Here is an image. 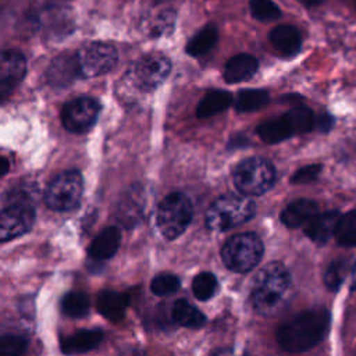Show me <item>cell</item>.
<instances>
[{"label": "cell", "mask_w": 356, "mask_h": 356, "mask_svg": "<svg viewBox=\"0 0 356 356\" xmlns=\"http://www.w3.org/2000/svg\"><path fill=\"white\" fill-rule=\"evenodd\" d=\"M118 56L111 44L95 42L85 46L78 53V64L82 78H93L111 71Z\"/></svg>", "instance_id": "9"}, {"label": "cell", "mask_w": 356, "mask_h": 356, "mask_svg": "<svg viewBox=\"0 0 356 356\" xmlns=\"http://www.w3.org/2000/svg\"><path fill=\"white\" fill-rule=\"evenodd\" d=\"M318 214V206L310 199H298L291 202L281 213V221L289 228L305 227Z\"/></svg>", "instance_id": "16"}, {"label": "cell", "mask_w": 356, "mask_h": 356, "mask_svg": "<svg viewBox=\"0 0 356 356\" xmlns=\"http://www.w3.org/2000/svg\"><path fill=\"white\" fill-rule=\"evenodd\" d=\"M250 13L260 21H273L280 18L281 10L273 0H250Z\"/></svg>", "instance_id": "31"}, {"label": "cell", "mask_w": 356, "mask_h": 356, "mask_svg": "<svg viewBox=\"0 0 356 356\" xmlns=\"http://www.w3.org/2000/svg\"><path fill=\"white\" fill-rule=\"evenodd\" d=\"M191 200L179 192L165 196L157 209V227L167 239L178 238L191 224Z\"/></svg>", "instance_id": "6"}, {"label": "cell", "mask_w": 356, "mask_h": 356, "mask_svg": "<svg viewBox=\"0 0 356 356\" xmlns=\"http://www.w3.org/2000/svg\"><path fill=\"white\" fill-rule=\"evenodd\" d=\"M350 289H356V263L352 266L350 270Z\"/></svg>", "instance_id": "39"}, {"label": "cell", "mask_w": 356, "mask_h": 356, "mask_svg": "<svg viewBox=\"0 0 356 356\" xmlns=\"http://www.w3.org/2000/svg\"><path fill=\"white\" fill-rule=\"evenodd\" d=\"M145 192L140 185L131 186L121 197L118 207H117V220L131 228L136 225L145 214Z\"/></svg>", "instance_id": "13"}, {"label": "cell", "mask_w": 356, "mask_h": 356, "mask_svg": "<svg viewBox=\"0 0 356 356\" xmlns=\"http://www.w3.org/2000/svg\"><path fill=\"white\" fill-rule=\"evenodd\" d=\"M82 175L76 170L58 174L47 186L44 193L46 204L56 211L74 210L82 196Z\"/></svg>", "instance_id": "7"}, {"label": "cell", "mask_w": 356, "mask_h": 356, "mask_svg": "<svg viewBox=\"0 0 356 356\" xmlns=\"http://www.w3.org/2000/svg\"><path fill=\"white\" fill-rule=\"evenodd\" d=\"M172 318L175 323L189 328H200L206 323L204 314L185 299H179L174 303Z\"/></svg>", "instance_id": "24"}, {"label": "cell", "mask_w": 356, "mask_h": 356, "mask_svg": "<svg viewBox=\"0 0 356 356\" xmlns=\"http://www.w3.org/2000/svg\"><path fill=\"white\" fill-rule=\"evenodd\" d=\"M341 218V214L337 210L318 213L314 216L306 225H305V234L316 243L323 245L325 243L332 235H335V229L338 225V221Z\"/></svg>", "instance_id": "15"}, {"label": "cell", "mask_w": 356, "mask_h": 356, "mask_svg": "<svg viewBox=\"0 0 356 356\" xmlns=\"http://www.w3.org/2000/svg\"><path fill=\"white\" fill-rule=\"evenodd\" d=\"M120 242V229L115 227H107L92 241L89 248V256L99 261L110 259L117 252Z\"/></svg>", "instance_id": "19"}, {"label": "cell", "mask_w": 356, "mask_h": 356, "mask_svg": "<svg viewBox=\"0 0 356 356\" xmlns=\"http://www.w3.org/2000/svg\"><path fill=\"white\" fill-rule=\"evenodd\" d=\"M295 134H305L316 127V117L313 111L305 106H298L285 114Z\"/></svg>", "instance_id": "27"}, {"label": "cell", "mask_w": 356, "mask_h": 356, "mask_svg": "<svg viewBox=\"0 0 356 356\" xmlns=\"http://www.w3.org/2000/svg\"><path fill=\"white\" fill-rule=\"evenodd\" d=\"M211 356H235V355H234V352H232L231 349H228V348H222V349L216 350Z\"/></svg>", "instance_id": "38"}, {"label": "cell", "mask_w": 356, "mask_h": 356, "mask_svg": "<svg viewBox=\"0 0 356 356\" xmlns=\"http://www.w3.org/2000/svg\"><path fill=\"white\" fill-rule=\"evenodd\" d=\"M3 163H4V165H3V170H1V174H3V175H6V174H7V167H8V161H7V160H6V159H4V160H3Z\"/></svg>", "instance_id": "41"}, {"label": "cell", "mask_w": 356, "mask_h": 356, "mask_svg": "<svg viewBox=\"0 0 356 356\" xmlns=\"http://www.w3.org/2000/svg\"><path fill=\"white\" fill-rule=\"evenodd\" d=\"M330 313L324 307L305 310L286 320L277 330V341L286 352H305L316 346L327 334Z\"/></svg>", "instance_id": "2"}, {"label": "cell", "mask_w": 356, "mask_h": 356, "mask_svg": "<svg viewBox=\"0 0 356 356\" xmlns=\"http://www.w3.org/2000/svg\"><path fill=\"white\" fill-rule=\"evenodd\" d=\"M321 172V164H310L299 168L291 178L292 184H309L318 178Z\"/></svg>", "instance_id": "35"}, {"label": "cell", "mask_w": 356, "mask_h": 356, "mask_svg": "<svg viewBox=\"0 0 356 356\" xmlns=\"http://www.w3.org/2000/svg\"><path fill=\"white\" fill-rule=\"evenodd\" d=\"M28 342L21 335H4L0 341V356H22Z\"/></svg>", "instance_id": "34"}, {"label": "cell", "mask_w": 356, "mask_h": 356, "mask_svg": "<svg viewBox=\"0 0 356 356\" xmlns=\"http://www.w3.org/2000/svg\"><path fill=\"white\" fill-rule=\"evenodd\" d=\"M33 221V202L19 197H4V207L0 216V238L3 242L28 232Z\"/></svg>", "instance_id": "8"}, {"label": "cell", "mask_w": 356, "mask_h": 356, "mask_svg": "<svg viewBox=\"0 0 356 356\" xmlns=\"http://www.w3.org/2000/svg\"><path fill=\"white\" fill-rule=\"evenodd\" d=\"M232 103V96L225 90H211L199 102L196 114L199 118L213 117L224 110H227Z\"/></svg>", "instance_id": "23"}, {"label": "cell", "mask_w": 356, "mask_h": 356, "mask_svg": "<svg viewBox=\"0 0 356 356\" xmlns=\"http://www.w3.org/2000/svg\"><path fill=\"white\" fill-rule=\"evenodd\" d=\"M334 236L342 246H356V210L341 216Z\"/></svg>", "instance_id": "28"}, {"label": "cell", "mask_w": 356, "mask_h": 356, "mask_svg": "<svg viewBox=\"0 0 356 356\" xmlns=\"http://www.w3.org/2000/svg\"><path fill=\"white\" fill-rule=\"evenodd\" d=\"M263 256V243L253 232L238 234L229 238L221 250L225 266L235 273H246L259 264Z\"/></svg>", "instance_id": "5"}, {"label": "cell", "mask_w": 356, "mask_h": 356, "mask_svg": "<svg viewBox=\"0 0 356 356\" xmlns=\"http://www.w3.org/2000/svg\"><path fill=\"white\" fill-rule=\"evenodd\" d=\"M334 125V117L330 114H321L320 117H317L316 120V127L321 131V132H327L332 128Z\"/></svg>", "instance_id": "37"}, {"label": "cell", "mask_w": 356, "mask_h": 356, "mask_svg": "<svg viewBox=\"0 0 356 356\" xmlns=\"http://www.w3.org/2000/svg\"><path fill=\"white\" fill-rule=\"evenodd\" d=\"M256 132L260 136V139L266 143H278V142H282V140L291 138L292 135H295V132H293L291 124L288 122V120L285 118V115H282L281 118L270 120V121L260 124L256 128Z\"/></svg>", "instance_id": "22"}, {"label": "cell", "mask_w": 356, "mask_h": 356, "mask_svg": "<svg viewBox=\"0 0 356 356\" xmlns=\"http://www.w3.org/2000/svg\"><path fill=\"white\" fill-rule=\"evenodd\" d=\"M102 338L103 332L100 330H79L61 342V349L67 355L85 353L96 348Z\"/></svg>", "instance_id": "20"}, {"label": "cell", "mask_w": 356, "mask_h": 356, "mask_svg": "<svg viewBox=\"0 0 356 356\" xmlns=\"http://www.w3.org/2000/svg\"><path fill=\"white\" fill-rule=\"evenodd\" d=\"M346 270H348V263L345 260H335L332 261L324 274V282L327 285V288H330L331 291H337L346 275Z\"/></svg>", "instance_id": "32"}, {"label": "cell", "mask_w": 356, "mask_h": 356, "mask_svg": "<svg viewBox=\"0 0 356 356\" xmlns=\"http://www.w3.org/2000/svg\"><path fill=\"white\" fill-rule=\"evenodd\" d=\"M298 1L306 7H313V6H317L321 3V0H298Z\"/></svg>", "instance_id": "40"}, {"label": "cell", "mask_w": 356, "mask_h": 356, "mask_svg": "<svg viewBox=\"0 0 356 356\" xmlns=\"http://www.w3.org/2000/svg\"><path fill=\"white\" fill-rule=\"evenodd\" d=\"M174 11H163L160 14H157L154 22L152 24V35H164L167 32V29H171L174 25Z\"/></svg>", "instance_id": "36"}, {"label": "cell", "mask_w": 356, "mask_h": 356, "mask_svg": "<svg viewBox=\"0 0 356 356\" xmlns=\"http://www.w3.org/2000/svg\"><path fill=\"white\" fill-rule=\"evenodd\" d=\"M100 104L96 99L89 96L76 97L68 102L61 113V121L65 129L71 132H85L97 120Z\"/></svg>", "instance_id": "11"}, {"label": "cell", "mask_w": 356, "mask_h": 356, "mask_svg": "<svg viewBox=\"0 0 356 356\" xmlns=\"http://www.w3.org/2000/svg\"><path fill=\"white\" fill-rule=\"evenodd\" d=\"M26 72L25 57L17 50H4L0 58V96L1 102L18 86Z\"/></svg>", "instance_id": "12"}, {"label": "cell", "mask_w": 356, "mask_h": 356, "mask_svg": "<svg viewBox=\"0 0 356 356\" xmlns=\"http://www.w3.org/2000/svg\"><path fill=\"white\" fill-rule=\"evenodd\" d=\"M268 92L264 89H245L239 92L235 102V107L241 113H250L264 107L268 103Z\"/></svg>", "instance_id": "26"}, {"label": "cell", "mask_w": 356, "mask_h": 356, "mask_svg": "<svg viewBox=\"0 0 356 356\" xmlns=\"http://www.w3.org/2000/svg\"><path fill=\"white\" fill-rule=\"evenodd\" d=\"M217 29L213 25H207L204 26L202 31H199L186 44V53L193 56V57H199L203 56L206 53H209L216 42H217Z\"/></svg>", "instance_id": "25"}, {"label": "cell", "mask_w": 356, "mask_h": 356, "mask_svg": "<svg viewBox=\"0 0 356 356\" xmlns=\"http://www.w3.org/2000/svg\"><path fill=\"white\" fill-rule=\"evenodd\" d=\"M218 282L211 273H200L193 278L192 291L199 300H209L217 292Z\"/></svg>", "instance_id": "30"}, {"label": "cell", "mask_w": 356, "mask_h": 356, "mask_svg": "<svg viewBox=\"0 0 356 356\" xmlns=\"http://www.w3.org/2000/svg\"><path fill=\"white\" fill-rule=\"evenodd\" d=\"M256 213V204L239 195L218 197L207 210L206 225L213 231H227L248 220Z\"/></svg>", "instance_id": "3"}, {"label": "cell", "mask_w": 356, "mask_h": 356, "mask_svg": "<svg viewBox=\"0 0 356 356\" xmlns=\"http://www.w3.org/2000/svg\"><path fill=\"white\" fill-rule=\"evenodd\" d=\"M97 309L110 321H120L125 316L127 298L115 291H103L97 296Z\"/></svg>", "instance_id": "21"}, {"label": "cell", "mask_w": 356, "mask_h": 356, "mask_svg": "<svg viewBox=\"0 0 356 356\" xmlns=\"http://www.w3.org/2000/svg\"><path fill=\"white\" fill-rule=\"evenodd\" d=\"M63 312L71 317H82L89 310V298L83 292H70L63 298Z\"/></svg>", "instance_id": "29"}, {"label": "cell", "mask_w": 356, "mask_h": 356, "mask_svg": "<svg viewBox=\"0 0 356 356\" xmlns=\"http://www.w3.org/2000/svg\"><path fill=\"white\" fill-rule=\"evenodd\" d=\"M78 76H81L78 54L61 53L57 56L47 68V82L54 88H64L71 85Z\"/></svg>", "instance_id": "14"}, {"label": "cell", "mask_w": 356, "mask_h": 356, "mask_svg": "<svg viewBox=\"0 0 356 356\" xmlns=\"http://www.w3.org/2000/svg\"><path fill=\"white\" fill-rule=\"evenodd\" d=\"M150 288L153 293L159 296H165V295L174 293L179 288V278L174 274L163 273L153 278Z\"/></svg>", "instance_id": "33"}, {"label": "cell", "mask_w": 356, "mask_h": 356, "mask_svg": "<svg viewBox=\"0 0 356 356\" xmlns=\"http://www.w3.org/2000/svg\"><path fill=\"white\" fill-rule=\"evenodd\" d=\"M291 298L292 281L284 264L273 261L259 270L250 291V300L257 313L275 316L286 307Z\"/></svg>", "instance_id": "1"}, {"label": "cell", "mask_w": 356, "mask_h": 356, "mask_svg": "<svg viewBox=\"0 0 356 356\" xmlns=\"http://www.w3.org/2000/svg\"><path fill=\"white\" fill-rule=\"evenodd\" d=\"M275 181L273 164L261 157H249L241 161L234 171V184L236 189L246 196H259L266 193Z\"/></svg>", "instance_id": "4"}, {"label": "cell", "mask_w": 356, "mask_h": 356, "mask_svg": "<svg viewBox=\"0 0 356 356\" xmlns=\"http://www.w3.org/2000/svg\"><path fill=\"white\" fill-rule=\"evenodd\" d=\"M259 70V61L250 54H238L229 58L224 68V79L228 83H238L250 79Z\"/></svg>", "instance_id": "17"}, {"label": "cell", "mask_w": 356, "mask_h": 356, "mask_svg": "<svg viewBox=\"0 0 356 356\" xmlns=\"http://www.w3.org/2000/svg\"><path fill=\"white\" fill-rule=\"evenodd\" d=\"M171 71V61L160 53H152L142 57L132 70L135 85L146 92L160 86Z\"/></svg>", "instance_id": "10"}, {"label": "cell", "mask_w": 356, "mask_h": 356, "mask_svg": "<svg viewBox=\"0 0 356 356\" xmlns=\"http://www.w3.org/2000/svg\"><path fill=\"white\" fill-rule=\"evenodd\" d=\"M270 42L282 56H295L302 46V36L295 26L280 25L270 32Z\"/></svg>", "instance_id": "18"}]
</instances>
